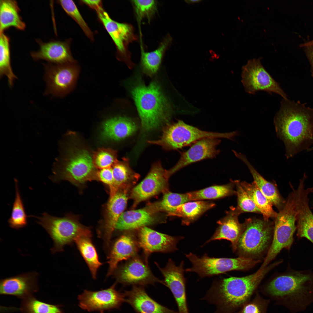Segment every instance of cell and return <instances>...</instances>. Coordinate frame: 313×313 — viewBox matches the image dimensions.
<instances>
[{
    "mask_svg": "<svg viewBox=\"0 0 313 313\" xmlns=\"http://www.w3.org/2000/svg\"><path fill=\"white\" fill-rule=\"evenodd\" d=\"M274 122L278 137L283 142L290 159L313 146V109L287 99L281 102Z\"/></svg>",
    "mask_w": 313,
    "mask_h": 313,
    "instance_id": "cell-1",
    "label": "cell"
},
{
    "mask_svg": "<svg viewBox=\"0 0 313 313\" xmlns=\"http://www.w3.org/2000/svg\"><path fill=\"white\" fill-rule=\"evenodd\" d=\"M271 265L242 277L215 280L202 300L215 305L214 313H234L249 301Z\"/></svg>",
    "mask_w": 313,
    "mask_h": 313,
    "instance_id": "cell-2",
    "label": "cell"
},
{
    "mask_svg": "<svg viewBox=\"0 0 313 313\" xmlns=\"http://www.w3.org/2000/svg\"><path fill=\"white\" fill-rule=\"evenodd\" d=\"M261 292L276 305L287 309L290 313L305 310L313 302V273L293 271L276 277Z\"/></svg>",
    "mask_w": 313,
    "mask_h": 313,
    "instance_id": "cell-3",
    "label": "cell"
},
{
    "mask_svg": "<svg viewBox=\"0 0 313 313\" xmlns=\"http://www.w3.org/2000/svg\"><path fill=\"white\" fill-rule=\"evenodd\" d=\"M131 93L144 130L155 129L168 121L170 105L157 82L152 81L148 86L138 82L132 88Z\"/></svg>",
    "mask_w": 313,
    "mask_h": 313,
    "instance_id": "cell-4",
    "label": "cell"
},
{
    "mask_svg": "<svg viewBox=\"0 0 313 313\" xmlns=\"http://www.w3.org/2000/svg\"><path fill=\"white\" fill-rule=\"evenodd\" d=\"M56 159L53 166L51 181H69L78 187L88 181L97 180L98 170L93 161L92 155L84 149H78Z\"/></svg>",
    "mask_w": 313,
    "mask_h": 313,
    "instance_id": "cell-5",
    "label": "cell"
},
{
    "mask_svg": "<svg viewBox=\"0 0 313 313\" xmlns=\"http://www.w3.org/2000/svg\"><path fill=\"white\" fill-rule=\"evenodd\" d=\"M31 216L37 219V223L52 239L54 245L50 250L53 254L63 252L65 246L72 245L79 236H92L90 228L69 216L59 217L44 212L41 216Z\"/></svg>",
    "mask_w": 313,
    "mask_h": 313,
    "instance_id": "cell-6",
    "label": "cell"
},
{
    "mask_svg": "<svg viewBox=\"0 0 313 313\" xmlns=\"http://www.w3.org/2000/svg\"><path fill=\"white\" fill-rule=\"evenodd\" d=\"M292 188L285 206L277 214L272 242L260 269L267 267L283 249L289 250L293 243L296 229V211L295 190Z\"/></svg>",
    "mask_w": 313,
    "mask_h": 313,
    "instance_id": "cell-7",
    "label": "cell"
},
{
    "mask_svg": "<svg viewBox=\"0 0 313 313\" xmlns=\"http://www.w3.org/2000/svg\"><path fill=\"white\" fill-rule=\"evenodd\" d=\"M237 134L236 132L222 133L203 131L179 120L176 123L167 124L163 128L162 135L159 139L148 142L159 145L166 150H174L181 148L204 138L231 139Z\"/></svg>",
    "mask_w": 313,
    "mask_h": 313,
    "instance_id": "cell-8",
    "label": "cell"
},
{
    "mask_svg": "<svg viewBox=\"0 0 313 313\" xmlns=\"http://www.w3.org/2000/svg\"><path fill=\"white\" fill-rule=\"evenodd\" d=\"M185 255L192 264L191 267L186 269L185 271L196 273L201 278L232 270H247L260 262L245 256L235 258H215L208 256L205 253L199 257L191 252Z\"/></svg>",
    "mask_w": 313,
    "mask_h": 313,
    "instance_id": "cell-9",
    "label": "cell"
},
{
    "mask_svg": "<svg viewBox=\"0 0 313 313\" xmlns=\"http://www.w3.org/2000/svg\"><path fill=\"white\" fill-rule=\"evenodd\" d=\"M241 82L245 92L254 94L260 91L279 94L283 99H287L286 94L261 64L260 59L249 60L242 68Z\"/></svg>",
    "mask_w": 313,
    "mask_h": 313,
    "instance_id": "cell-10",
    "label": "cell"
},
{
    "mask_svg": "<svg viewBox=\"0 0 313 313\" xmlns=\"http://www.w3.org/2000/svg\"><path fill=\"white\" fill-rule=\"evenodd\" d=\"M76 63L43 64L46 83L45 95L62 97L72 90L79 72V68Z\"/></svg>",
    "mask_w": 313,
    "mask_h": 313,
    "instance_id": "cell-11",
    "label": "cell"
},
{
    "mask_svg": "<svg viewBox=\"0 0 313 313\" xmlns=\"http://www.w3.org/2000/svg\"><path fill=\"white\" fill-rule=\"evenodd\" d=\"M267 221L248 219L238 241L237 249L249 256L259 255L268 247L272 236V228Z\"/></svg>",
    "mask_w": 313,
    "mask_h": 313,
    "instance_id": "cell-12",
    "label": "cell"
},
{
    "mask_svg": "<svg viewBox=\"0 0 313 313\" xmlns=\"http://www.w3.org/2000/svg\"><path fill=\"white\" fill-rule=\"evenodd\" d=\"M96 11L116 46L119 59L125 62L130 68H132L134 64L131 61L128 47L130 43L138 39L133 26L130 23H120L113 20L102 6Z\"/></svg>",
    "mask_w": 313,
    "mask_h": 313,
    "instance_id": "cell-13",
    "label": "cell"
},
{
    "mask_svg": "<svg viewBox=\"0 0 313 313\" xmlns=\"http://www.w3.org/2000/svg\"><path fill=\"white\" fill-rule=\"evenodd\" d=\"M117 283L124 286L137 285L141 286L159 283L163 281L155 276L148 265V260L143 256L137 255L125 263L118 266L113 274Z\"/></svg>",
    "mask_w": 313,
    "mask_h": 313,
    "instance_id": "cell-14",
    "label": "cell"
},
{
    "mask_svg": "<svg viewBox=\"0 0 313 313\" xmlns=\"http://www.w3.org/2000/svg\"><path fill=\"white\" fill-rule=\"evenodd\" d=\"M117 283L115 282L108 288L98 291L84 290L78 296L79 306L89 312L97 311L100 313L119 309L125 302V297L124 293L116 290Z\"/></svg>",
    "mask_w": 313,
    "mask_h": 313,
    "instance_id": "cell-15",
    "label": "cell"
},
{
    "mask_svg": "<svg viewBox=\"0 0 313 313\" xmlns=\"http://www.w3.org/2000/svg\"><path fill=\"white\" fill-rule=\"evenodd\" d=\"M164 278L163 284L169 288L178 306L179 313H189L187 302L186 279L184 276V262L176 266L170 259L165 267L161 268L155 262Z\"/></svg>",
    "mask_w": 313,
    "mask_h": 313,
    "instance_id": "cell-16",
    "label": "cell"
},
{
    "mask_svg": "<svg viewBox=\"0 0 313 313\" xmlns=\"http://www.w3.org/2000/svg\"><path fill=\"white\" fill-rule=\"evenodd\" d=\"M129 188L124 186L120 188L112 197L110 198L107 203L104 222L98 234L103 241L105 252L110 246L116 223L126 207Z\"/></svg>",
    "mask_w": 313,
    "mask_h": 313,
    "instance_id": "cell-17",
    "label": "cell"
},
{
    "mask_svg": "<svg viewBox=\"0 0 313 313\" xmlns=\"http://www.w3.org/2000/svg\"><path fill=\"white\" fill-rule=\"evenodd\" d=\"M218 138H205L195 142L188 150L182 153L176 164L171 169L165 170L168 179L173 174L192 163L216 157L220 152L217 146L220 143Z\"/></svg>",
    "mask_w": 313,
    "mask_h": 313,
    "instance_id": "cell-18",
    "label": "cell"
},
{
    "mask_svg": "<svg viewBox=\"0 0 313 313\" xmlns=\"http://www.w3.org/2000/svg\"><path fill=\"white\" fill-rule=\"evenodd\" d=\"M183 236H173L162 233L147 227L140 229L137 238L143 256L148 260L154 252L168 253L178 250L177 244Z\"/></svg>",
    "mask_w": 313,
    "mask_h": 313,
    "instance_id": "cell-19",
    "label": "cell"
},
{
    "mask_svg": "<svg viewBox=\"0 0 313 313\" xmlns=\"http://www.w3.org/2000/svg\"><path fill=\"white\" fill-rule=\"evenodd\" d=\"M160 162L154 163L144 179L132 190L130 197L134 207L141 202L167 190L168 179Z\"/></svg>",
    "mask_w": 313,
    "mask_h": 313,
    "instance_id": "cell-20",
    "label": "cell"
},
{
    "mask_svg": "<svg viewBox=\"0 0 313 313\" xmlns=\"http://www.w3.org/2000/svg\"><path fill=\"white\" fill-rule=\"evenodd\" d=\"M139 248L137 238L129 233L123 234L111 241L106 252L109 264L107 276L112 275L120 262L137 255Z\"/></svg>",
    "mask_w": 313,
    "mask_h": 313,
    "instance_id": "cell-21",
    "label": "cell"
},
{
    "mask_svg": "<svg viewBox=\"0 0 313 313\" xmlns=\"http://www.w3.org/2000/svg\"><path fill=\"white\" fill-rule=\"evenodd\" d=\"M39 273L32 272L1 279L0 294L15 296L23 299L39 290L37 277Z\"/></svg>",
    "mask_w": 313,
    "mask_h": 313,
    "instance_id": "cell-22",
    "label": "cell"
},
{
    "mask_svg": "<svg viewBox=\"0 0 313 313\" xmlns=\"http://www.w3.org/2000/svg\"><path fill=\"white\" fill-rule=\"evenodd\" d=\"M36 41L39 45V49L30 53L34 60H43L56 64L76 63L70 51L69 41L53 40L44 42L37 39Z\"/></svg>",
    "mask_w": 313,
    "mask_h": 313,
    "instance_id": "cell-23",
    "label": "cell"
},
{
    "mask_svg": "<svg viewBox=\"0 0 313 313\" xmlns=\"http://www.w3.org/2000/svg\"><path fill=\"white\" fill-rule=\"evenodd\" d=\"M125 302L137 313H178L161 305L151 298L143 286L133 285L131 290L124 292Z\"/></svg>",
    "mask_w": 313,
    "mask_h": 313,
    "instance_id": "cell-24",
    "label": "cell"
},
{
    "mask_svg": "<svg viewBox=\"0 0 313 313\" xmlns=\"http://www.w3.org/2000/svg\"><path fill=\"white\" fill-rule=\"evenodd\" d=\"M237 209L232 208L226 215L217 222L219 226L212 237L204 245L216 240L226 239L230 241L233 251L237 249L239 237L243 232L242 225L239 222Z\"/></svg>",
    "mask_w": 313,
    "mask_h": 313,
    "instance_id": "cell-25",
    "label": "cell"
},
{
    "mask_svg": "<svg viewBox=\"0 0 313 313\" xmlns=\"http://www.w3.org/2000/svg\"><path fill=\"white\" fill-rule=\"evenodd\" d=\"M137 128L135 122L129 118L120 116L111 117L102 123L101 136L106 141L121 140L133 134Z\"/></svg>",
    "mask_w": 313,
    "mask_h": 313,
    "instance_id": "cell-26",
    "label": "cell"
},
{
    "mask_svg": "<svg viewBox=\"0 0 313 313\" xmlns=\"http://www.w3.org/2000/svg\"><path fill=\"white\" fill-rule=\"evenodd\" d=\"M153 214L148 208L123 212L116 223L115 230H132L152 224L156 221Z\"/></svg>",
    "mask_w": 313,
    "mask_h": 313,
    "instance_id": "cell-27",
    "label": "cell"
},
{
    "mask_svg": "<svg viewBox=\"0 0 313 313\" xmlns=\"http://www.w3.org/2000/svg\"><path fill=\"white\" fill-rule=\"evenodd\" d=\"M172 37L168 35L154 50L145 52L141 46V66L143 72L152 77L158 70L167 49L171 43Z\"/></svg>",
    "mask_w": 313,
    "mask_h": 313,
    "instance_id": "cell-28",
    "label": "cell"
},
{
    "mask_svg": "<svg viewBox=\"0 0 313 313\" xmlns=\"http://www.w3.org/2000/svg\"><path fill=\"white\" fill-rule=\"evenodd\" d=\"M20 11L16 1H0V33L11 27L20 30L25 29L26 25L20 15Z\"/></svg>",
    "mask_w": 313,
    "mask_h": 313,
    "instance_id": "cell-29",
    "label": "cell"
},
{
    "mask_svg": "<svg viewBox=\"0 0 313 313\" xmlns=\"http://www.w3.org/2000/svg\"><path fill=\"white\" fill-rule=\"evenodd\" d=\"M114 179L113 188L110 192V198L112 197L121 188L130 186L134 183L139 177V174L134 172L131 168L129 160L123 158L121 161H118L112 167Z\"/></svg>",
    "mask_w": 313,
    "mask_h": 313,
    "instance_id": "cell-30",
    "label": "cell"
},
{
    "mask_svg": "<svg viewBox=\"0 0 313 313\" xmlns=\"http://www.w3.org/2000/svg\"><path fill=\"white\" fill-rule=\"evenodd\" d=\"M92 236H82L74 241L78 250L87 265L92 278L96 279L98 270L103 265L99 260L96 248L91 239Z\"/></svg>",
    "mask_w": 313,
    "mask_h": 313,
    "instance_id": "cell-31",
    "label": "cell"
},
{
    "mask_svg": "<svg viewBox=\"0 0 313 313\" xmlns=\"http://www.w3.org/2000/svg\"><path fill=\"white\" fill-rule=\"evenodd\" d=\"M215 205L213 203L209 201H189L179 206L170 215L181 217L183 225H188Z\"/></svg>",
    "mask_w": 313,
    "mask_h": 313,
    "instance_id": "cell-32",
    "label": "cell"
},
{
    "mask_svg": "<svg viewBox=\"0 0 313 313\" xmlns=\"http://www.w3.org/2000/svg\"><path fill=\"white\" fill-rule=\"evenodd\" d=\"M233 152L235 155L247 166L252 176L254 181L263 194L272 204L277 206H279L281 204L282 200L274 185L263 178L250 163L244 155L235 151Z\"/></svg>",
    "mask_w": 313,
    "mask_h": 313,
    "instance_id": "cell-33",
    "label": "cell"
},
{
    "mask_svg": "<svg viewBox=\"0 0 313 313\" xmlns=\"http://www.w3.org/2000/svg\"><path fill=\"white\" fill-rule=\"evenodd\" d=\"M240 183L263 214L265 221H268L271 217H276L277 213L273 210L272 204L263 194L254 181L251 183L245 181Z\"/></svg>",
    "mask_w": 313,
    "mask_h": 313,
    "instance_id": "cell-34",
    "label": "cell"
},
{
    "mask_svg": "<svg viewBox=\"0 0 313 313\" xmlns=\"http://www.w3.org/2000/svg\"><path fill=\"white\" fill-rule=\"evenodd\" d=\"M7 78L9 85L13 86L17 79L14 73L11 64L10 39L4 32L0 33V77Z\"/></svg>",
    "mask_w": 313,
    "mask_h": 313,
    "instance_id": "cell-35",
    "label": "cell"
},
{
    "mask_svg": "<svg viewBox=\"0 0 313 313\" xmlns=\"http://www.w3.org/2000/svg\"><path fill=\"white\" fill-rule=\"evenodd\" d=\"M189 201H190L188 193L179 194L167 191L161 201L150 206L149 208L153 212L164 211L170 215L179 206Z\"/></svg>",
    "mask_w": 313,
    "mask_h": 313,
    "instance_id": "cell-36",
    "label": "cell"
},
{
    "mask_svg": "<svg viewBox=\"0 0 313 313\" xmlns=\"http://www.w3.org/2000/svg\"><path fill=\"white\" fill-rule=\"evenodd\" d=\"M15 196L12 206L11 215L8 220L9 226L19 230L25 227L28 224L27 217L23 202L21 195L18 181L14 180Z\"/></svg>",
    "mask_w": 313,
    "mask_h": 313,
    "instance_id": "cell-37",
    "label": "cell"
},
{
    "mask_svg": "<svg viewBox=\"0 0 313 313\" xmlns=\"http://www.w3.org/2000/svg\"><path fill=\"white\" fill-rule=\"evenodd\" d=\"M233 190L232 183L211 186L188 193L190 201L215 199L232 195Z\"/></svg>",
    "mask_w": 313,
    "mask_h": 313,
    "instance_id": "cell-38",
    "label": "cell"
},
{
    "mask_svg": "<svg viewBox=\"0 0 313 313\" xmlns=\"http://www.w3.org/2000/svg\"><path fill=\"white\" fill-rule=\"evenodd\" d=\"M60 307L40 301L32 295L22 299L19 309L21 313H63Z\"/></svg>",
    "mask_w": 313,
    "mask_h": 313,
    "instance_id": "cell-39",
    "label": "cell"
},
{
    "mask_svg": "<svg viewBox=\"0 0 313 313\" xmlns=\"http://www.w3.org/2000/svg\"><path fill=\"white\" fill-rule=\"evenodd\" d=\"M131 2L137 21L146 19L150 21L157 11V4L154 0H134Z\"/></svg>",
    "mask_w": 313,
    "mask_h": 313,
    "instance_id": "cell-40",
    "label": "cell"
},
{
    "mask_svg": "<svg viewBox=\"0 0 313 313\" xmlns=\"http://www.w3.org/2000/svg\"><path fill=\"white\" fill-rule=\"evenodd\" d=\"M93 164L98 169L110 168L118 161L116 150L110 148H100L92 154Z\"/></svg>",
    "mask_w": 313,
    "mask_h": 313,
    "instance_id": "cell-41",
    "label": "cell"
},
{
    "mask_svg": "<svg viewBox=\"0 0 313 313\" xmlns=\"http://www.w3.org/2000/svg\"><path fill=\"white\" fill-rule=\"evenodd\" d=\"M57 1L65 12L78 24L87 36L93 41V32L82 17L74 2L70 0H59Z\"/></svg>",
    "mask_w": 313,
    "mask_h": 313,
    "instance_id": "cell-42",
    "label": "cell"
},
{
    "mask_svg": "<svg viewBox=\"0 0 313 313\" xmlns=\"http://www.w3.org/2000/svg\"><path fill=\"white\" fill-rule=\"evenodd\" d=\"M270 301L256 291L253 298L234 313H267Z\"/></svg>",
    "mask_w": 313,
    "mask_h": 313,
    "instance_id": "cell-43",
    "label": "cell"
},
{
    "mask_svg": "<svg viewBox=\"0 0 313 313\" xmlns=\"http://www.w3.org/2000/svg\"><path fill=\"white\" fill-rule=\"evenodd\" d=\"M238 209L243 212L260 213L254 203L238 181H236Z\"/></svg>",
    "mask_w": 313,
    "mask_h": 313,
    "instance_id": "cell-44",
    "label": "cell"
},
{
    "mask_svg": "<svg viewBox=\"0 0 313 313\" xmlns=\"http://www.w3.org/2000/svg\"><path fill=\"white\" fill-rule=\"evenodd\" d=\"M97 178V180L101 181L108 186L110 192L112 190L114 184V179L112 167L98 169Z\"/></svg>",
    "mask_w": 313,
    "mask_h": 313,
    "instance_id": "cell-45",
    "label": "cell"
},
{
    "mask_svg": "<svg viewBox=\"0 0 313 313\" xmlns=\"http://www.w3.org/2000/svg\"><path fill=\"white\" fill-rule=\"evenodd\" d=\"M301 46L304 48L305 51L310 63L313 75V44H307L305 43L302 44Z\"/></svg>",
    "mask_w": 313,
    "mask_h": 313,
    "instance_id": "cell-46",
    "label": "cell"
},
{
    "mask_svg": "<svg viewBox=\"0 0 313 313\" xmlns=\"http://www.w3.org/2000/svg\"><path fill=\"white\" fill-rule=\"evenodd\" d=\"M83 3L87 5L91 8L96 10L102 6L101 0H82Z\"/></svg>",
    "mask_w": 313,
    "mask_h": 313,
    "instance_id": "cell-47",
    "label": "cell"
},
{
    "mask_svg": "<svg viewBox=\"0 0 313 313\" xmlns=\"http://www.w3.org/2000/svg\"><path fill=\"white\" fill-rule=\"evenodd\" d=\"M185 2L188 4H192L194 3H199L202 1L201 0H186L185 1Z\"/></svg>",
    "mask_w": 313,
    "mask_h": 313,
    "instance_id": "cell-48",
    "label": "cell"
},
{
    "mask_svg": "<svg viewBox=\"0 0 313 313\" xmlns=\"http://www.w3.org/2000/svg\"><path fill=\"white\" fill-rule=\"evenodd\" d=\"M312 150H313V146H312V147L308 150L307 151L309 152Z\"/></svg>",
    "mask_w": 313,
    "mask_h": 313,
    "instance_id": "cell-49",
    "label": "cell"
}]
</instances>
